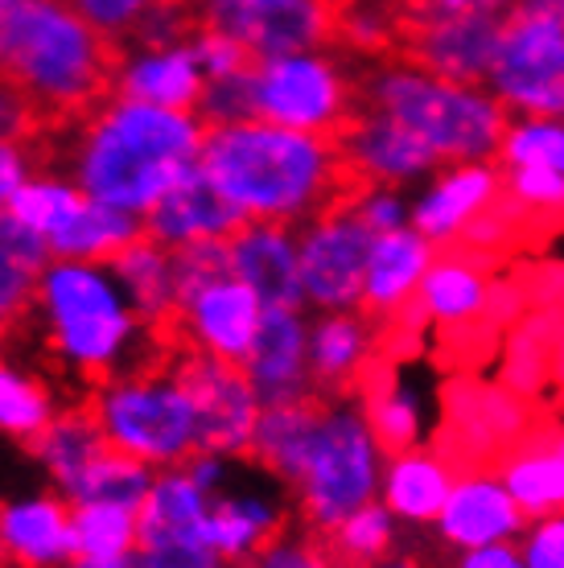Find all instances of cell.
<instances>
[{
    "instance_id": "d6a6232c",
    "label": "cell",
    "mask_w": 564,
    "mask_h": 568,
    "mask_svg": "<svg viewBox=\"0 0 564 568\" xmlns=\"http://www.w3.org/2000/svg\"><path fill=\"white\" fill-rule=\"evenodd\" d=\"M153 466H144V462L120 454V449H108L83 474V483L71 490V503H120V507L141 511L144 495L153 490Z\"/></svg>"
},
{
    "instance_id": "603a6c76",
    "label": "cell",
    "mask_w": 564,
    "mask_h": 568,
    "mask_svg": "<svg viewBox=\"0 0 564 568\" xmlns=\"http://www.w3.org/2000/svg\"><path fill=\"white\" fill-rule=\"evenodd\" d=\"M243 219L223 190L207 178L202 165L185 173L153 211L144 214V231L165 247H198V243H226L243 227Z\"/></svg>"
},
{
    "instance_id": "9c48e42d",
    "label": "cell",
    "mask_w": 564,
    "mask_h": 568,
    "mask_svg": "<svg viewBox=\"0 0 564 568\" xmlns=\"http://www.w3.org/2000/svg\"><path fill=\"white\" fill-rule=\"evenodd\" d=\"M507 17L482 0H409L400 54L453 83L486 87Z\"/></svg>"
},
{
    "instance_id": "681fc988",
    "label": "cell",
    "mask_w": 564,
    "mask_h": 568,
    "mask_svg": "<svg viewBox=\"0 0 564 568\" xmlns=\"http://www.w3.org/2000/svg\"><path fill=\"white\" fill-rule=\"evenodd\" d=\"M0 568H4V556H0Z\"/></svg>"
},
{
    "instance_id": "f35d334b",
    "label": "cell",
    "mask_w": 564,
    "mask_h": 568,
    "mask_svg": "<svg viewBox=\"0 0 564 568\" xmlns=\"http://www.w3.org/2000/svg\"><path fill=\"white\" fill-rule=\"evenodd\" d=\"M346 211L359 214V223L371 231V235H387V231H400L412 223V206L404 202V194L395 185H363Z\"/></svg>"
},
{
    "instance_id": "c3c4849f",
    "label": "cell",
    "mask_w": 564,
    "mask_h": 568,
    "mask_svg": "<svg viewBox=\"0 0 564 568\" xmlns=\"http://www.w3.org/2000/svg\"><path fill=\"white\" fill-rule=\"evenodd\" d=\"M387 4H409V0H387Z\"/></svg>"
},
{
    "instance_id": "7c38bea8",
    "label": "cell",
    "mask_w": 564,
    "mask_h": 568,
    "mask_svg": "<svg viewBox=\"0 0 564 568\" xmlns=\"http://www.w3.org/2000/svg\"><path fill=\"white\" fill-rule=\"evenodd\" d=\"M296 243H301L305 305L318 313L359 310L367 288L371 243H375V235L359 223V214L346 206L318 214L305 227H296Z\"/></svg>"
},
{
    "instance_id": "ba28073f",
    "label": "cell",
    "mask_w": 564,
    "mask_h": 568,
    "mask_svg": "<svg viewBox=\"0 0 564 568\" xmlns=\"http://www.w3.org/2000/svg\"><path fill=\"white\" fill-rule=\"evenodd\" d=\"M252 108L284 129L339 136L359 112V62L339 50H296L264 58L252 74Z\"/></svg>"
},
{
    "instance_id": "4fadbf2b",
    "label": "cell",
    "mask_w": 564,
    "mask_h": 568,
    "mask_svg": "<svg viewBox=\"0 0 564 568\" xmlns=\"http://www.w3.org/2000/svg\"><path fill=\"white\" fill-rule=\"evenodd\" d=\"M264 301L235 276V272H219L211 281L194 284L178 305L165 346L170 351H198V355L226 358V363H243L252 351L260 322H264Z\"/></svg>"
},
{
    "instance_id": "bcb514c9",
    "label": "cell",
    "mask_w": 564,
    "mask_h": 568,
    "mask_svg": "<svg viewBox=\"0 0 564 568\" xmlns=\"http://www.w3.org/2000/svg\"><path fill=\"white\" fill-rule=\"evenodd\" d=\"M17 0H0V13H9V9H13Z\"/></svg>"
},
{
    "instance_id": "f546056e",
    "label": "cell",
    "mask_w": 564,
    "mask_h": 568,
    "mask_svg": "<svg viewBox=\"0 0 564 568\" xmlns=\"http://www.w3.org/2000/svg\"><path fill=\"white\" fill-rule=\"evenodd\" d=\"M404 363H392V358H383L367 371V379L359 387V408L367 416L371 433L380 440L383 457H395V454H409L421 445V433H424V413H421V396L404 384V375H400Z\"/></svg>"
},
{
    "instance_id": "836d02e7",
    "label": "cell",
    "mask_w": 564,
    "mask_h": 568,
    "mask_svg": "<svg viewBox=\"0 0 564 568\" xmlns=\"http://www.w3.org/2000/svg\"><path fill=\"white\" fill-rule=\"evenodd\" d=\"M503 170H556L564 173V115H511L498 149Z\"/></svg>"
},
{
    "instance_id": "e0dca14e",
    "label": "cell",
    "mask_w": 564,
    "mask_h": 568,
    "mask_svg": "<svg viewBox=\"0 0 564 568\" xmlns=\"http://www.w3.org/2000/svg\"><path fill=\"white\" fill-rule=\"evenodd\" d=\"M4 568H67L74 560V507L58 490L0 503Z\"/></svg>"
},
{
    "instance_id": "f6af8a7d",
    "label": "cell",
    "mask_w": 564,
    "mask_h": 568,
    "mask_svg": "<svg viewBox=\"0 0 564 568\" xmlns=\"http://www.w3.org/2000/svg\"><path fill=\"white\" fill-rule=\"evenodd\" d=\"M482 4H486V9H494V13L511 17V13H515V9L523 4V0H482Z\"/></svg>"
},
{
    "instance_id": "ab89813d",
    "label": "cell",
    "mask_w": 564,
    "mask_h": 568,
    "mask_svg": "<svg viewBox=\"0 0 564 568\" xmlns=\"http://www.w3.org/2000/svg\"><path fill=\"white\" fill-rule=\"evenodd\" d=\"M46 136H50V132H46V120H42V112L33 108V100H29L9 74H0V141L42 144Z\"/></svg>"
},
{
    "instance_id": "9a60e30c",
    "label": "cell",
    "mask_w": 564,
    "mask_h": 568,
    "mask_svg": "<svg viewBox=\"0 0 564 568\" xmlns=\"http://www.w3.org/2000/svg\"><path fill=\"white\" fill-rule=\"evenodd\" d=\"M339 149L359 182L395 185V190L424 182L429 173H437L445 165L416 132H409L400 120L375 112V108H363V103L346 120V129L339 132Z\"/></svg>"
},
{
    "instance_id": "277c9868",
    "label": "cell",
    "mask_w": 564,
    "mask_h": 568,
    "mask_svg": "<svg viewBox=\"0 0 564 568\" xmlns=\"http://www.w3.org/2000/svg\"><path fill=\"white\" fill-rule=\"evenodd\" d=\"M0 74L33 100L46 132H62L115 95L120 45L67 0H17L0 13Z\"/></svg>"
},
{
    "instance_id": "44dd1931",
    "label": "cell",
    "mask_w": 564,
    "mask_h": 568,
    "mask_svg": "<svg viewBox=\"0 0 564 568\" xmlns=\"http://www.w3.org/2000/svg\"><path fill=\"white\" fill-rule=\"evenodd\" d=\"M498 190H503V165H491V161L441 165L433 182L412 202V227L437 247H450L498 199Z\"/></svg>"
},
{
    "instance_id": "52a82bcc",
    "label": "cell",
    "mask_w": 564,
    "mask_h": 568,
    "mask_svg": "<svg viewBox=\"0 0 564 568\" xmlns=\"http://www.w3.org/2000/svg\"><path fill=\"white\" fill-rule=\"evenodd\" d=\"M383 462L387 457H383L359 399H325L301 474L289 490L296 524L325 536L346 515L363 511L380 495Z\"/></svg>"
},
{
    "instance_id": "83f0119b",
    "label": "cell",
    "mask_w": 564,
    "mask_h": 568,
    "mask_svg": "<svg viewBox=\"0 0 564 568\" xmlns=\"http://www.w3.org/2000/svg\"><path fill=\"white\" fill-rule=\"evenodd\" d=\"M330 396H301L289 399V404H269L260 413V425H255L252 449H248V462L260 466V474H269L272 483L293 490L296 474H301V462H305V449H310V437L318 420H322V408Z\"/></svg>"
},
{
    "instance_id": "60d3db41",
    "label": "cell",
    "mask_w": 564,
    "mask_h": 568,
    "mask_svg": "<svg viewBox=\"0 0 564 568\" xmlns=\"http://www.w3.org/2000/svg\"><path fill=\"white\" fill-rule=\"evenodd\" d=\"M520 548L527 568H564V511L536 519Z\"/></svg>"
},
{
    "instance_id": "4dcf8cb0",
    "label": "cell",
    "mask_w": 564,
    "mask_h": 568,
    "mask_svg": "<svg viewBox=\"0 0 564 568\" xmlns=\"http://www.w3.org/2000/svg\"><path fill=\"white\" fill-rule=\"evenodd\" d=\"M54 416H58L54 387L46 384L42 375L0 363V437L29 445Z\"/></svg>"
},
{
    "instance_id": "8d00e7d4",
    "label": "cell",
    "mask_w": 564,
    "mask_h": 568,
    "mask_svg": "<svg viewBox=\"0 0 564 568\" xmlns=\"http://www.w3.org/2000/svg\"><path fill=\"white\" fill-rule=\"evenodd\" d=\"M67 4L83 21H91L108 42H115L124 50L157 13L178 9V4H198V0H67Z\"/></svg>"
},
{
    "instance_id": "8992f818",
    "label": "cell",
    "mask_w": 564,
    "mask_h": 568,
    "mask_svg": "<svg viewBox=\"0 0 564 568\" xmlns=\"http://www.w3.org/2000/svg\"><path fill=\"white\" fill-rule=\"evenodd\" d=\"M103 440L153 469L185 466L198 454V416L178 355L149 358L83 396Z\"/></svg>"
},
{
    "instance_id": "6da1fadb",
    "label": "cell",
    "mask_w": 564,
    "mask_h": 568,
    "mask_svg": "<svg viewBox=\"0 0 564 568\" xmlns=\"http://www.w3.org/2000/svg\"><path fill=\"white\" fill-rule=\"evenodd\" d=\"M207 120L157 103L112 95L71 129L42 141L46 161H62L71 182L95 202L149 214L198 165Z\"/></svg>"
},
{
    "instance_id": "74e56055",
    "label": "cell",
    "mask_w": 564,
    "mask_h": 568,
    "mask_svg": "<svg viewBox=\"0 0 564 568\" xmlns=\"http://www.w3.org/2000/svg\"><path fill=\"white\" fill-rule=\"evenodd\" d=\"M243 568H342L339 556L325 548V540L310 527H289L284 536L264 548L260 556H252Z\"/></svg>"
},
{
    "instance_id": "d4e9b609",
    "label": "cell",
    "mask_w": 564,
    "mask_h": 568,
    "mask_svg": "<svg viewBox=\"0 0 564 568\" xmlns=\"http://www.w3.org/2000/svg\"><path fill=\"white\" fill-rule=\"evenodd\" d=\"M437 260V243L424 240L421 231L400 227L387 235H375L371 243V264H367V288H363V305L359 310L387 322L392 313H400L416 293H421L424 272Z\"/></svg>"
},
{
    "instance_id": "f1b7e54d",
    "label": "cell",
    "mask_w": 564,
    "mask_h": 568,
    "mask_svg": "<svg viewBox=\"0 0 564 568\" xmlns=\"http://www.w3.org/2000/svg\"><path fill=\"white\" fill-rule=\"evenodd\" d=\"M108 449H112V445L103 440L95 416L87 413L83 399H74L71 408H58L54 420L29 440L33 462L46 469V478L54 483L58 495H67V498H71L74 486L83 483V474L95 466Z\"/></svg>"
},
{
    "instance_id": "ee69618b",
    "label": "cell",
    "mask_w": 564,
    "mask_h": 568,
    "mask_svg": "<svg viewBox=\"0 0 564 568\" xmlns=\"http://www.w3.org/2000/svg\"><path fill=\"white\" fill-rule=\"evenodd\" d=\"M67 568H144L141 556H112V560H99V556H74Z\"/></svg>"
},
{
    "instance_id": "e575fe53",
    "label": "cell",
    "mask_w": 564,
    "mask_h": 568,
    "mask_svg": "<svg viewBox=\"0 0 564 568\" xmlns=\"http://www.w3.org/2000/svg\"><path fill=\"white\" fill-rule=\"evenodd\" d=\"M322 540L342 568H367L395 548V515L383 503H367L363 511L346 515L334 531H325Z\"/></svg>"
},
{
    "instance_id": "5b68a950",
    "label": "cell",
    "mask_w": 564,
    "mask_h": 568,
    "mask_svg": "<svg viewBox=\"0 0 564 568\" xmlns=\"http://www.w3.org/2000/svg\"><path fill=\"white\" fill-rule=\"evenodd\" d=\"M359 103L400 120L445 165L491 161L511 129V112L491 87L453 83L404 58L359 62Z\"/></svg>"
},
{
    "instance_id": "30bf717a",
    "label": "cell",
    "mask_w": 564,
    "mask_h": 568,
    "mask_svg": "<svg viewBox=\"0 0 564 568\" xmlns=\"http://www.w3.org/2000/svg\"><path fill=\"white\" fill-rule=\"evenodd\" d=\"M515 115H564V21L544 13H515L503 21L498 54L486 79Z\"/></svg>"
},
{
    "instance_id": "7bdbcfd3",
    "label": "cell",
    "mask_w": 564,
    "mask_h": 568,
    "mask_svg": "<svg viewBox=\"0 0 564 568\" xmlns=\"http://www.w3.org/2000/svg\"><path fill=\"white\" fill-rule=\"evenodd\" d=\"M367 568H433V556L412 552V548H392V552L380 556V560Z\"/></svg>"
},
{
    "instance_id": "3957f363",
    "label": "cell",
    "mask_w": 564,
    "mask_h": 568,
    "mask_svg": "<svg viewBox=\"0 0 564 568\" xmlns=\"http://www.w3.org/2000/svg\"><path fill=\"white\" fill-rule=\"evenodd\" d=\"M29 326H38L46 358L83 396L120 371L173 355L132 310L115 272L95 260H50Z\"/></svg>"
},
{
    "instance_id": "ac0fdd59",
    "label": "cell",
    "mask_w": 564,
    "mask_h": 568,
    "mask_svg": "<svg viewBox=\"0 0 564 568\" xmlns=\"http://www.w3.org/2000/svg\"><path fill=\"white\" fill-rule=\"evenodd\" d=\"M293 507L284 503L276 490L255 483H240L231 474V483L211 495V519H207V531H211L214 552L223 556V565L243 568L252 556H260L276 536L289 531L293 524Z\"/></svg>"
},
{
    "instance_id": "5bb4252c",
    "label": "cell",
    "mask_w": 564,
    "mask_h": 568,
    "mask_svg": "<svg viewBox=\"0 0 564 568\" xmlns=\"http://www.w3.org/2000/svg\"><path fill=\"white\" fill-rule=\"evenodd\" d=\"M198 17L240 38L260 62L296 50H334V0H202Z\"/></svg>"
},
{
    "instance_id": "1f68e13d",
    "label": "cell",
    "mask_w": 564,
    "mask_h": 568,
    "mask_svg": "<svg viewBox=\"0 0 564 568\" xmlns=\"http://www.w3.org/2000/svg\"><path fill=\"white\" fill-rule=\"evenodd\" d=\"M74 507V556H132L137 552V511L120 503H71Z\"/></svg>"
},
{
    "instance_id": "8fae6325",
    "label": "cell",
    "mask_w": 564,
    "mask_h": 568,
    "mask_svg": "<svg viewBox=\"0 0 564 568\" xmlns=\"http://www.w3.org/2000/svg\"><path fill=\"white\" fill-rule=\"evenodd\" d=\"M178 371H182L190 399L198 416V454L219 457H248L264 413V399L252 387L243 363L198 355V351H178Z\"/></svg>"
},
{
    "instance_id": "ffe728a7",
    "label": "cell",
    "mask_w": 564,
    "mask_h": 568,
    "mask_svg": "<svg viewBox=\"0 0 564 568\" xmlns=\"http://www.w3.org/2000/svg\"><path fill=\"white\" fill-rule=\"evenodd\" d=\"M226 256H231V272H235L269 310H276V305L301 310V305H305L296 227L248 219V223L226 240Z\"/></svg>"
},
{
    "instance_id": "7402d4cb",
    "label": "cell",
    "mask_w": 564,
    "mask_h": 568,
    "mask_svg": "<svg viewBox=\"0 0 564 568\" xmlns=\"http://www.w3.org/2000/svg\"><path fill=\"white\" fill-rule=\"evenodd\" d=\"M243 371L264 399V408L313 396L310 317L301 310H284V305L264 310V322H260V334H255L252 351L243 358Z\"/></svg>"
},
{
    "instance_id": "7a4b0ae2",
    "label": "cell",
    "mask_w": 564,
    "mask_h": 568,
    "mask_svg": "<svg viewBox=\"0 0 564 568\" xmlns=\"http://www.w3.org/2000/svg\"><path fill=\"white\" fill-rule=\"evenodd\" d=\"M198 165L243 219L289 227L339 211L367 185L346 165L339 136L284 129L260 115L211 124Z\"/></svg>"
},
{
    "instance_id": "484cf974",
    "label": "cell",
    "mask_w": 564,
    "mask_h": 568,
    "mask_svg": "<svg viewBox=\"0 0 564 568\" xmlns=\"http://www.w3.org/2000/svg\"><path fill=\"white\" fill-rule=\"evenodd\" d=\"M108 268L115 272V281L124 288V297L132 301V310L144 317V326L165 342L173 317H178V305H182V284H178V256H173V247H165V243L153 240L144 231L141 240L132 243V247H124Z\"/></svg>"
},
{
    "instance_id": "cb8c5ba5",
    "label": "cell",
    "mask_w": 564,
    "mask_h": 568,
    "mask_svg": "<svg viewBox=\"0 0 564 568\" xmlns=\"http://www.w3.org/2000/svg\"><path fill=\"white\" fill-rule=\"evenodd\" d=\"M202 91H207V74H202V62H198L190 42L128 45V50H120L115 95L173 108V112H198Z\"/></svg>"
},
{
    "instance_id": "b9f144b4",
    "label": "cell",
    "mask_w": 564,
    "mask_h": 568,
    "mask_svg": "<svg viewBox=\"0 0 564 568\" xmlns=\"http://www.w3.org/2000/svg\"><path fill=\"white\" fill-rule=\"evenodd\" d=\"M453 568H527V560H523V548L503 540V544H486V548L457 552L453 556Z\"/></svg>"
},
{
    "instance_id": "4316f807",
    "label": "cell",
    "mask_w": 564,
    "mask_h": 568,
    "mask_svg": "<svg viewBox=\"0 0 564 568\" xmlns=\"http://www.w3.org/2000/svg\"><path fill=\"white\" fill-rule=\"evenodd\" d=\"M457 469L445 462V457L429 445H416L409 454H395L383 462V483H380V503L387 511L400 519V524H412V527H433L445 511V503H450L453 478Z\"/></svg>"
},
{
    "instance_id": "d6986e66",
    "label": "cell",
    "mask_w": 564,
    "mask_h": 568,
    "mask_svg": "<svg viewBox=\"0 0 564 568\" xmlns=\"http://www.w3.org/2000/svg\"><path fill=\"white\" fill-rule=\"evenodd\" d=\"M433 527H437V544L445 552H470V548H486V544L523 536L527 515L511 498L503 478H494L491 469H474V474L457 478L450 503H445V511Z\"/></svg>"
},
{
    "instance_id": "7dc6e473",
    "label": "cell",
    "mask_w": 564,
    "mask_h": 568,
    "mask_svg": "<svg viewBox=\"0 0 564 568\" xmlns=\"http://www.w3.org/2000/svg\"><path fill=\"white\" fill-rule=\"evenodd\" d=\"M0 363H4V329H0Z\"/></svg>"
},
{
    "instance_id": "2e32d148",
    "label": "cell",
    "mask_w": 564,
    "mask_h": 568,
    "mask_svg": "<svg viewBox=\"0 0 564 568\" xmlns=\"http://www.w3.org/2000/svg\"><path fill=\"white\" fill-rule=\"evenodd\" d=\"M380 363V322L363 310H330L310 322L313 392L330 399H354Z\"/></svg>"
},
{
    "instance_id": "d590c367",
    "label": "cell",
    "mask_w": 564,
    "mask_h": 568,
    "mask_svg": "<svg viewBox=\"0 0 564 568\" xmlns=\"http://www.w3.org/2000/svg\"><path fill=\"white\" fill-rule=\"evenodd\" d=\"M83 202H87V194L74 182H67V178H33V182L17 194V202L9 211H13L29 231H38L46 240V247H50L62 231L71 227L74 214L83 211ZM50 256H54V252H50Z\"/></svg>"
}]
</instances>
